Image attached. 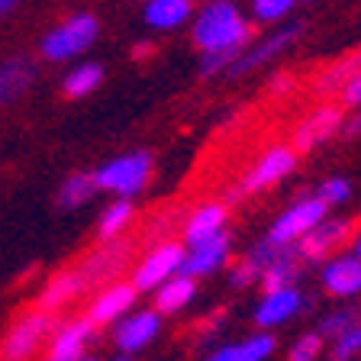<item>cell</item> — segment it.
<instances>
[{
  "label": "cell",
  "mask_w": 361,
  "mask_h": 361,
  "mask_svg": "<svg viewBox=\"0 0 361 361\" xmlns=\"http://www.w3.org/2000/svg\"><path fill=\"white\" fill-rule=\"evenodd\" d=\"M190 42L203 52V75H226L235 55L252 42V23L235 0H207L190 16Z\"/></svg>",
  "instance_id": "6da1fadb"
},
{
  "label": "cell",
  "mask_w": 361,
  "mask_h": 361,
  "mask_svg": "<svg viewBox=\"0 0 361 361\" xmlns=\"http://www.w3.org/2000/svg\"><path fill=\"white\" fill-rule=\"evenodd\" d=\"M100 36V20L90 10H81V13H71L68 20H61L59 26L45 32L39 39V55L45 61H68V59H78L97 42Z\"/></svg>",
  "instance_id": "7a4b0ae2"
},
{
  "label": "cell",
  "mask_w": 361,
  "mask_h": 361,
  "mask_svg": "<svg viewBox=\"0 0 361 361\" xmlns=\"http://www.w3.org/2000/svg\"><path fill=\"white\" fill-rule=\"evenodd\" d=\"M152 178V155L149 152H129V155L110 158L94 171L97 190L116 197H135Z\"/></svg>",
  "instance_id": "3957f363"
},
{
  "label": "cell",
  "mask_w": 361,
  "mask_h": 361,
  "mask_svg": "<svg viewBox=\"0 0 361 361\" xmlns=\"http://www.w3.org/2000/svg\"><path fill=\"white\" fill-rule=\"evenodd\" d=\"M49 336H52L49 310H32V313L20 316L0 342V361H30L39 352V345L49 342Z\"/></svg>",
  "instance_id": "277c9868"
},
{
  "label": "cell",
  "mask_w": 361,
  "mask_h": 361,
  "mask_svg": "<svg viewBox=\"0 0 361 361\" xmlns=\"http://www.w3.org/2000/svg\"><path fill=\"white\" fill-rule=\"evenodd\" d=\"M300 23H287L284 30H274L268 32V36H262L258 42H248L245 49H242L239 55H235V61L229 68H226V75L229 78H242V75H252L255 68L268 65L271 59H281V55L287 52L293 45V39L300 36Z\"/></svg>",
  "instance_id": "5b68a950"
},
{
  "label": "cell",
  "mask_w": 361,
  "mask_h": 361,
  "mask_svg": "<svg viewBox=\"0 0 361 361\" xmlns=\"http://www.w3.org/2000/svg\"><path fill=\"white\" fill-rule=\"evenodd\" d=\"M326 213H329V207H326L319 197H303V200H297L293 207H287V210L271 223V229H268L264 239H268L271 245H297V239L307 235Z\"/></svg>",
  "instance_id": "8992f818"
},
{
  "label": "cell",
  "mask_w": 361,
  "mask_h": 361,
  "mask_svg": "<svg viewBox=\"0 0 361 361\" xmlns=\"http://www.w3.org/2000/svg\"><path fill=\"white\" fill-rule=\"evenodd\" d=\"M180 262H184V245H180V242H158L149 255L135 264L133 287L135 290H155L161 281L178 274Z\"/></svg>",
  "instance_id": "52a82bcc"
},
{
  "label": "cell",
  "mask_w": 361,
  "mask_h": 361,
  "mask_svg": "<svg viewBox=\"0 0 361 361\" xmlns=\"http://www.w3.org/2000/svg\"><path fill=\"white\" fill-rule=\"evenodd\" d=\"M161 332V313L155 307L152 310H129L126 316H120L116 323H113V342L116 348L126 355L133 352H142L149 342H155V336Z\"/></svg>",
  "instance_id": "ba28073f"
},
{
  "label": "cell",
  "mask_w": 361,
  "mask_h": 361,
  "mask_svg": "<svg viewBox=\"0 0 361 361\" xmlns=\"http://www.w3.org/2000/svg\"><path fill=\"white\" fill-rule=\"evenodd\" d=\"M348 235H352V223H348V219L323 216L307 235L297 239V255H300L303 262H313V264L326 262L342 242H348Z\"/></svg>",
  "instance_id": "9c48e42d"
},
{
  "label": "cell",
  "mask_w": 361,
  "mask_h": 361,
  "mask_svg": "<svg viewBox=\"0 0 361 361\" xmlns=\"http://www.w3.org/2000/svg\"><path fill=\"white\" fill-rule=\"evenodd\" d=\"M293 165H297V149H293V145L290 149H287V145L268 149L255 165H252V171L242 178V194H258V190L278 184L281 178H287V174L293 171Z\"/></svg>",
  "instance_id": "30bf717a"
},
{
  "label": "cell",
  "mask_w": 361,
  "mask_h": 361,
  "mask_svg": "<svg viewBox=\"0 0 361 361\" xmlns=\"http://www.w3.org/2000/svg\"><path fill=\"white\" fill-rule=\"evenodd\" d=\"M307 310V297L300 293V287H278V290H268L262 297V303L255 307V323L258 329H274V326L290 323L293 316H300Z\"/></svg>",
  "instance_id": "8fae6325"
},
{
  "label": "cell",
  "mask_w": 361,
  "mask_h": 361,
  "mask_svg": "<svg viewBox=\"0 0 361 361\" xmlns=\"http://www.w3.org/2000/svg\"><path fill=\"white\" fill-rule=\"evenodd\" d=\"M326 293L338 297V300H352L361 293V258L355 255H329L319 271Z\"/></svg>",
  "instance_id": "7c38bea8"
},
{
  "label": "cell",
  "mask_w": 361,
  "mask_h": 361,
  "mask_svg": "<svg viewBox=\"0 0 361 361\" xmlns=\"http://www.w3.org/2000/svg\"><path fill=\"white\" fill-rule=\"evenodd\" d=\"M229 235L216 233L210 235V239L203 242H194V245H188V252H184V262H180V271L184 274H190V278H207V274H213V271H219L226 264V258H229Z\"/></svg>",
  "instance_id": "4fadbf2b"
},
{
  "label": "cell",
  "mask_w": 361,
  "mask_h": 361,
  "mask_svg": "<svg viewBox=\"0 0 361 361\" xmlns=\"http://www.w3.org/2000/svg\"><path fill=\"white\" fill-rule=\"evenodd\" d=\"M342 126H345V113L338 110V106H319V110H313L307 120L297 126V133H293V149L297 152L316 149V145H323L326 139H332Z\"/></svg>",
  "instance_id": "5bb4252c"
},
{
  "label": "cell",
  "mask_w": 361,
  "mask_h": 361,
  "mask_svg": "<svg viewBox=\"0 0 361 361\" xmlns=\"http://www.w3.org/2000/svg\"><path fill=\"white\" fill-rule=\"evenodd\" d=\"M135 297H139V290H135L133 284H110V287H104V290L94 297V303H90L87 319L94 323V329L113 326L120 316H126L129 310L135 307Z\"/></svg>",
  "instance_id": "9a60e30c"
},
{
  "label": "cell",
  "mask_w": 361,
  "mask_h": 361,
  "mask_svg": "<svg viewBox=\"0 0 361 361\" xmlns=\"http://www.w3.org/2000/svg\"><path fill=\"white\" fill-rule=\"evenodd\" d=\"M94 338V323L87 316L65 323L61 329H55L49 336V348H45V361H81L87 342Z\"/></svg>",
  "instance_id": "2e32d148"
},
{
  "label": "cell",
  "mask_w": 361,
  "mask_h": 361,
  "mask_svg": "<svg viewBox=\"0 0 361 361\" xmlns=\"http://www.w3.org/2000/svg\"><path fill=\"white\" fill-rule=\"evenodd\" d=\"M194 10H197L194 0H145L142 20L155 32H171V30L188 26Z\"/></svg>",
  "instance_id": "e0dca14e"
},
{
  "label": "cell",
  "mask_w": 361,
  "mask_h": 361,
  "mask_svg": "<svg viewBox=\"0 0 361 361\" xmlns=\"http://www.w3.org/2000/svg\"><path fill=\"white\" fill-rule=\"evenodd\" d=\"M36 81V65L26 55H10L0 61V106L16 104Z\"/></svg>",
  "instance_id": "ac0fdd59"
},
{
  "label": "cell",
  "mask_w": 361,
  "mask_h": 361,
  "mask_svg": "<svg viewBox=\"0 0 361 361\" xmlns=\"http://www.w3.org/2000/svg\"><path fill=\"white\" fill-rule=\"evenodd\" d=\"M152 293H155V310L161 316L180 313V310L197 297V278H190V274L178 271V274H171L168 281H161Z\"/></svg>",
  "instance_id": "d6986e66"
},
{
  "label": "cell",
  "mask_w": 361,
  "mask_h": 361,
  "mask_svg": "<svg viewBox=\"0 0 361 361\" xmlns=\"http://www.w3.org/2000/svg\"><path fill=\"white\" fill-rule=\"evenodd\" d=\"M274 348H278V338L268 329H262L258 336H248L242 342H233V345H219L216 352H210L207 361H268Z\"/></svg>",
  "instance_id": "ffe728a7"
},
{
  "label": "cell",
  "mask_w": 361,
  "mask_h": 361,
  "mask_svg": "<svg viewBox=\"0 0 361 361\" xmlns=\"http://www.w3.org/2000/svg\"><path fill=\"white\" fill-rule=\"evenodd\" d=\"M87 287V278L81 274V268H71V271H61V274H55L49 284H45V290L39 293V310H59L65 307L68 300H75L78 293Z\"/></svg>",
  "instance_id": "44dd1931"
},
{
  "label": "cell",
  "mask_w": 361,
  "mask_h": 361,
  "mask_svg": "<svg viewBox=\"0 0 361 361\" xmlns=\"http://www.w3.org/2000/svg\"><path fill=\"white\" fill-rule=\"evenodd\" d=\"M226 229V207L223 203H203L200 210L190 213V219L184 223V245H194L210 235Z\"/></svg>",
  "instance_id": "7402d4cb"
},
{
  "label": "cell",
  "mask_w": 361,
  "mask_h": 361,
  "mask_svg": "<svg viewBox=\"0 0 361 361\" xmlns=\"http://www.w3.org/2000/svg\"><path fill=\"white\" fill-rule=\"evenodd\" d=\"M100 84H104V65H97V61H81V65H75L65 75L61 94H65L68 100H81V97H90Z\"/></svg>",
  "instance_id": "603a6c76"
},
{
  "label": "cell",
  "mask_w": 361,
  "mask_h": 361,
  "mask_svg": "<svg viewBox=\"0 0 361 361\" xmlns=\"http://www.w3.org/2000/svg\"><path fill=\"white\" fill-rule=\"evenodd\" d=\"M135 210H133V197H120V200H113L110 207L104 210V216H100L97 223V239L100 242H113L116 235L126 229L129 223H133Z\"/></svg>",
  "instance_id": "cb8c5ba5"
},
{
  "label": "cell",
  "mask_w": 361,
  "mask_h": 361,
  "mask_svg": "<svg viewBox=\"0 0 361 361\" xmlns=\"http://www.w3.org/2000/svg\"><path fill=\"white\" fill-rule=\"evenodd\" d=\"M94 194H97L94 174H84V171L68 174L65 184L59 188V207L61 210H78V207H84Z\"/></svg>",
  "instance_id": "d4e9b609"
},
{
  "label": "cell",
  "mask_w": 361,
  "mask_h": 361,
  "mask_svg": "<svg viewBox=\"0 0 361 361\" xmlns=\"http://www.w3.org/2000/svg\"><path fill=\"white\" fill-rule=\"evenodd\" d=\"M358 71H361V55H352V59H345V61H338V65L326 68L323 78H319V84H316V90H323V94H332V90L345 87V81H348L352 75H358Z\"/></svg>",
  "instance_id": "484cf974"
},
{
  "label": "cell",
  "mask_w": 361,
  "mask_h": 361,
  "mask_svg": "<svg viewBox=\"0 0 361 361\" xmlns=\"http://www.w3.org/2000/svg\"><path fill=\"white\" fill-rule=\"evenodd\" d=\"M361 323V310L358 307H342V310H332V313H326L323 319H319V326H316V332L323 338H336L338 332H345L348 326Z\"/></svg>",
  "instance_id": "4316f807"
},
{
  "label": "cell",
  "mask_w": 361,
  "mask_h": 361,
  "mask_svg": "<svg viewBox=\"0 0 361 361\" xmlns=\"http://www.w3.org/2000/svg\"><path fill=\"white\" fill-rule=\"evenodd\" d=\"M104 252H97V255H90L87 262L81 264V274L87 278V284L90 281H100L104 274H110V271H116V264L123 262V252L120 248H110V242H104Z\"/></svg>",
  "instance_id": "83f0119b"
},
{
  "label": "cell",
  "mask_w": 361,
  "mask_h": 361,
  "mask_svg": "<svg viewBox=\"0 0 361 361\" xmlns=\"http://www.w3.org/2000/svg\"><path fill=\"white\" fill-rule=\"evenodd\" d=\"M361 355V323L338 332L329 345V361H355Z\"/></svg>",
  "instance_id": "f1b7e54d"
},
{
  "label": "cell",
  "mask_w": 361,
  "mask_h": 361,
  "mask_svg": "<svg viewBox=\"0 0 361 361\" xmlns=\"http://www.w3.org/2000/svg\"><path fill=\"white\" fill-rule=\"evenodd\" d=\"M297 0H252V20L258 23H281L290 16Z\"/></svg>",
  "instance_id": "f546056e"
},
{
  "label": "cell",
  "mask_w": 361,
  "mask_h": 361,
  "mask_svg": "<svg viewBox=\"0 0 361 361\" xmlns=\"http://www.w3.org/2000/svg\"><path fill=\"white\" fill-rule=\"evenodd\" d=\"M323 342L326 338L319 336V332H303V336L290 345L287 361H316L319 355H323Z\"/></svg>",
  "instance_id": "4dcf8cb0"
},
{
  "label": "cell",
  "mask_w": 361,
  "mask_h": 361,
  "mask_svg": "<svg viewBox=\"0 0 361 361\" xmlns=\"http://www.w3.org/2000/svg\"><path fill=\"white\" fill-rule=\"evenodd\" d=\"M316 197H319L326 207H338V203H345L348 197H352V184H348L345 178H329V180L319 184Z\"/></svg>",
  "instance_id": "1f68e13d"
},
{
  "label": "cell",
  "mask_w": 361,
  "mask_h": 361,
  "mask_svg": "<svg viewBox=\"0 0 361 361\" xmlns=\"http://www.w3.org/2000/svg\"><path fill=\"white\" fill-rule=\"evenodd\" d=\"M262 281V264L255 262L252 255H245L233 271H229V284L233 287H252Z\"/></svg>",
  "instance_id": "d6a6232c"
},
{
  "label": "cell",
  "mask_w": 361,
  "mask_h": 361,
  "mask_svg": "<svg viewBox=\"0 0 361 361\" xmlns=\"http://www.w3.org/2000/svg\"><path fill=\"white\" fill-rule=\"evenodd\" d=\"M342 100H345L348 106H361V71L345 81V87H342Z\"/></svg>",
  "instance_id": "836d02e7"
},
{
  "label": "cell",
  "mask_w": 361,
  "mask_h": 361,
  "mask_svg": "<svg viewBox=\"0 0 361 361\" xmlns=\"http://www.w3.org/2000/svg\"><path fill=\"white\" fill-rule=\"evenodd\" d=\"M293 87V78L290 75H278L274 81H271V94H284V90Z\"/></svg>",
  "instance_id": "e575fe53"
},
{
  "label": "cell",
  "mask_w": 361,
  "mask_h": 361,
  "mask_svg": "<svg viewBox=\"0 0 361 361\" xmlns=\"http://www.w3.org/2000/svg\"><path fill=\"white\" fill-rule=\"evenodd\" d=\"M342 129H345V135H358V133H361V110L355 113V116H352V120H348Z\"/></svg>",
  "instance_id": "d590c367"
},
{
  "label": "cell",
  "mask_w": 361,
  "mask_h": 361,
  "mask_svg": "<svg viewBox=\"0 0 361 361\" xmlns=\"http://www.w3.org/2000/svg\"><path fill=\"white\" fill-rule=\"evenodd\" d=\"M16 4H20V0H0V20H4V16H10L16 10Z\"/></svg>",
  "instance_id": "8d00e7d4"
},
{
  "label": "cell",
  "mask_w": 361,
  "mask_h": 361,
  "mask_svg": "<svg viewBox=\"0 0 361 361\" xmlns=\"http://www.w3.org/2000/svg\"><path fill=\"white\" fill-rule=\"evenodd\" d=\"M149 52H152V45H149V42H139V45L133 49V55H149Z\"/></svg>",
  "instance_id": "74e56055"
},
{
  "label": "cell",
  "mask_w": 361,
  "mask_h": 361,
  "mask_svg": "<svg viewBox=\"0 0 361 361\" xmlns=\"http://www.w3.org/2000/svg\"><path fill=\"white\" fill-rule=\"evenodd\" d=\"M355 255H358V258H361V233H358V235H355Z\"/></svg>",
  "instance_id": "f35d334b"
},
{
  "label": "cell",
  "mask_w": 361,
  "mask_h": 361,
  "mask_svg": "<svg viewBox=\"0 0 361 361\" xmlns=\"http://www.w3.org/2000/svg\"><path fill=\"white\" fill-rule=\"evenodd\" d=\"M81 361H97V358H81Z\"/></svg>",
  "instance_id": "ab89813d"
},
{
  "label": "cell",
  "mask_w": 361,
  "mask_h": 361,
  "mask_svg": "<svg viewBox=\"0 0 361 361\" xmlns=\"http://www.w3.org/2000/svg\"><path fill=\"white\" fill-rule=\"evenodd\" d=\"M123 361H129V358H123Z\"/></svg>",
  "instance_id": "60d3db41"
},
{
  "label": "cell",
  "mask_w": 361,
  "mask_h": 361,
  "mask_svg": "<svg viewBox=\"0 0 361 361\" xmlns=\"http://www.w3.org/2000/svg\"><path fill=\"white\" fill-rule=\"evenodd\" d=\"M297 4H300V0H297Z\"/></svg>",
  "instance_id": "b9f144b4"
}]
</instances>
